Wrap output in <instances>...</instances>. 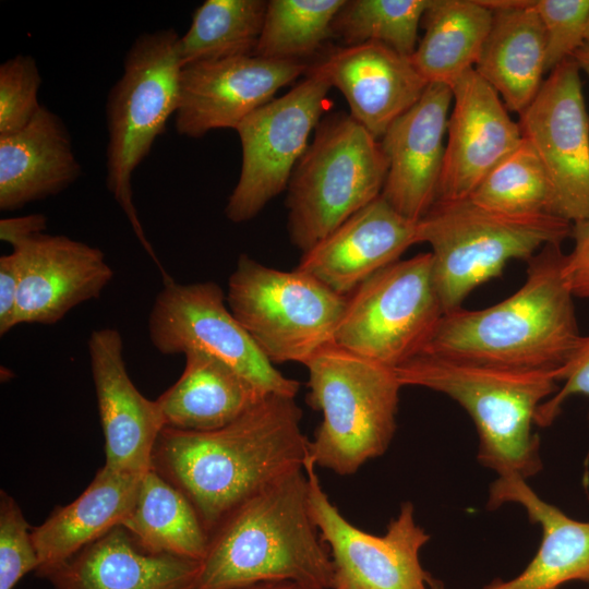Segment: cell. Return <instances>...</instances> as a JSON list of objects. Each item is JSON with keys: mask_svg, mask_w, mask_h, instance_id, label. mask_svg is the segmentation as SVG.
<instances>
[{"mask_svg": "<svg viewBox=\"0 0 589 589\" xmlns=\"http://www.w3.org/2000/svg\"><path fill=\"white\" fill-rule=\"evenodd\" d=\"M20 290V269L15 255L11 252L0 256V335H5L16 326V311Z\"/></svg>", "mask_w": 589, "mask_h": 589, "instance_id": "39", "label": "cell"}, {"mask_svg": "<svg viewBox=\"0 0 589 589\" xmlns=\"http://www.w3.org/2000/svg\"><path fill=\"white\" fill-rule=\"evenodd\" d=\"M332 85L315 65L285 95L249 115L236 129L242 163L226 217L236 224L257 216L288 188L291 175L322 119Z\"/></svg>", "mask_w": 589, "mask_h": 589, "instance_id": "11", "label": "cell"}, {"mask_svg": "<svg viewBox=\"0 0 589 589\" xmlns=\"http://www.w3.org/2000/svg\"><path fill=\"white\" fill-rule=\"evenodd\" d=\"M144 474L116 471L104 465L76 500L56 508L34 528L37 575L48 578L84 548L122 526L133 510Z\"/></svg>", "mask_w": 589, "mask_h": 589, "instance_id": "24", "label": "cell"}, {"mask_svg": "<svg viewBox=\"0 0 589 589\" xmlns=\"http://www.w3.org/2000/svg\"><path fill=\"white\" fill-rule=\"evenodd\" d=\"M315 67L344 95L351 118L378 141L429 85L410 57L377 43L336 49Z\"/></svg>", "mask_w": 589, "mask_h": 589, "instance_id": "21", "label": "cell"}, {"mask_svg": "<svg viewBox=\"0 0 589 589\" xmlns=\"http://www.w3.org/2000/svg\"><path fill=\"white\" fill-rule=\"evenodd\" d=\"M452 103L450 86L430 83L421 98L380 140L388 161L381 195L416 223L436 201Z\"/></svg>", "mask_w": 589, "mask_h": 589, "instance_id": "19", "label": "cell"}, {"mask_svg": "<svg viewBox=\"0 0 589 589\" xmlns=\"http://www.w3.org/2000/svg\"><path fill=\"white\" fill-rule=\"evenodd\" d=\"M238 589H320L314 587H309L291 581H269V582H260Z\"/></svg>", "mask_w": 589, "mask_h": 589, "instance_id": "41", "label": "cell"}, {"mask_svg": "<svg viewBox=\"0 0 589 589\" xmlns=\"http://www.w3.org/2000/svg\"><path fill=\"white\" fill-rule=\"evenodd\" d=\"M545 38V71L574 58L586 44L589 0H532Z\"/></svg>", "mask_w": 589, "mask_h": 589, "instance_id": "34", "label": "cell"}, {"mask_svg": "<svg viewBox=\"0 0 589 589\" xmlns=\"http://www.w3.org/2000/svg\"><path fill=\"white\" fill-rule=\"evenodd\" d=\"M430 0H346L332 24V36L346 46L382 44L411 57Z\"/></svg>", "mask_w": 589, "mask_h": 589, "instance_id": "31", "label": "cell"}, {"mask_svg": "<svg viewBox=\"0 0 589 589\" xmlns=\"http://www.w3.org/2000/svg\"><path fill=\"white\" fill-rule=\"evenodd\" d=\"M41 76L32 56L17 55L0 65V136L25 128L41 105Z\"/></svg>", "mask_w": 589, "mask_h": 589, "instance_id": "35", "label": "cell"}, {"mask_svg": "<svg viewBox=\"0 0 589 589\" xmlns=\"http://www.w3.org/2000/svg\"><path fill=\"white\" fill-rule=\"evenodd\" d=\"M315 468L308 457L310 512L330 554L332 589H428L432 580L422 567L420 551L430 536L416 522L413 505L400 506L384 536L368 533L330 502Z\"/></svg>", "mask_w": 589, "mask_h": 589, "instance_id": "13", "label": "cell"}, {"mask_svg": "<svg viewBox=\"0 0 589 589\" xmlns=\"http://www.w3.org/2000/svg\"><path fill=\"white\" fill-rule=\"evenodd\" d=\"M478 205L506 214H550L551 187L532 145L520 144L500 161L469 196Z\"/></svg>", "mask_w": 589, "mask_h": 589, "instance_id": "33", "label": "cell"}, {"mask_svg": "<svg viewBox=\"0 0 589 589\" xmlns=\"http://www.w3.org/2000/svg\"><path fill=\"white\" fill-rule=\"evenodd\" d=\"M588 589H589V587H588Z\"/></svg>", "mask_w": 589, "mask_h": 589, "instance_id": "44", "label": "cell"}, {"mask_svg": "<svg viewBox=\"0 0 589 589\" xmlns=\"http://www.w3.org/2000/svg\"><path fill=\"white\" fill-rule=\"evenodd\" d=\"M481 0H430L412 63L428 83L450 86L474 69L492 25Z\"/></svg>", "mask_w": 589, "mask_h": 589, "instance_id": "28", "label": "cell"}, {"mask_svg": "<svg viewBox=\"0 0 589 589\" xmlns=\"http://www.w3.org/2000/svg\"><path fill=\"white\" fill-rule=\"evenodd\" d=\"M565 255L562 243L544 245L528 261L517 291L485 309L444 313L419 352L555 374L582 338L575 297L562 274Z\"/></svg>", "mask_w": 589, "mask_h": 589, "instance_id": "2", "label": "cell"}, {"mask_svg": "<svg viewBox=\"0 0 589 589\" xmlns=\"http://www.w3.org/2000/svg\"><path fill=\"white\" fill-rule=\"evenodd\" d=\"M444 314L430 252L399 260L350 296L335 344L395 370L420 351Z\"/></svg>", "mask_w": 589, "mask_h": 589, "instance_id": "10", "label": "cell"}, {"mask_svg": "<svg viewBox=\"0 0 589 589\" xmlns=\"http://www.w3.org/2000/svg\"><path fill=\"white\" fill-rule=\"evenodd\" d=\"M88 356L105 436V466L144 474L152 469L154 447L165 428L159 406L143 396L130 378L118 329L93 330Z\"/></svg>", "mask_w": 589, "mask_h": 589, "instance_id": "18", "label": "cell"}, {"mask_svg": "<svg viewBox=\"0 0 589 589\" xmlns=\"http://www.w3.org/2000/svg\"><path fill=\"white\" fill-rule=\"evenodd\" d=\"M20 269L15 324L50 325L97 299L113 277L104 252L67 236L37 235L12 248Z\"/></svg>", "mask_w": 589, "mask_h": 589, "instance_id": "17", "label": "cell"}, {"mask_svg": "<svg viewBox=\"0 0 589 589\" xmlns=\"http://www.w3.org/2000/svg\"><path fill=\"white\" fill-rule=\"evenodd\" d=\"M48 219L44 214L7 217L0 220V239L12 248L44 233Z\"/></svg>", "mask_w": 589, "mask_h": 589, "instance_id": "40", "label": "cell"}, {"mask_svg": "<svg viewBox=\"0 0 589 589\" xmlns=\"http://www.w3.org/2000/svg\"><path fill=\"white\" fill-rule=\"evenodd\" d=\"M586 44H589V23H588L587 33H586Z\"/></svg>", "mask_w": 589, "mask_h": 589, "instance_id": "43", "label": "cell"}, {"mask_svg": "<svg viewBox=\"0 0 589 589\" xmlns=\"http://www.w3.org/2000/svg\"><path fill=\"white\" fill-rule=\"evenodd\" d=\"M483 2L493 19L474 70L508 111L520 115L539 93L546 73L543 27L532 0Z\"/></svg>", "mask_w": 589, "mask_h": 589, "instance_id": "26", "label": "cell"}, {"mask_svg": "<svg viewBox=\"0 0 589 589\" xmlns=\"http://www.w3.org/2000/svg\"><path fill=\"white\" fill-rule=\"evenodd\" d=\"M516 503L542 530L539 549L513 579L495 580L483 589H557L579 580L589 582V522L575 520L543 501L519 476H503L491 484L489 508Z\"/></svg>", "mask_w": 589, "mask_h": 589, "instance_id": "23", "label": "cell"}, {"mask_svg": "<svg viewBox=\"0 0 589 589\" xmlns=\"http://www.w3.org/2000/svg\"><path fill=\"white\" fill-rule=\"evenodd\" d=\"M306 402L323 420L309 443L316 467L354 473L388 448L396 430L402 385L393 369L364 359L335 342L305 364Z\"/></svg>", "mask_w": 589, "mask_h": 589, "instance_id": "6", "label": "cell"}, {"mask_svg": "<svg viewBox=\"0 0 589 589\" xmlns=\"http://www.w3.org/2000/svg\"><path fill=\"white\" fill-rule=\"evenodd\" d=\"M347 301L306 273L272 268L247 254L228 280L231 313L273 364L304 365L335 342Z\"/></svg>", "mask_w": 589, "mask_h": 589, "instance_id": "9", "label": "cell"}, {"mask_svg": "<svg viewBox=\"0 0 589 589\" xmlns=\"http://www.w3.org/2000/svg\"><path fill=\"white\" fill-rule=\"evenodd\" d=\"M417 223L400 215L382 195L354 213L302 254L297 269L340 296L400 260L417 243Z\"/></svg>", "mask_w": 589, "mask_h": 589, "instance_id": "20", "label": "cell"}, {"mask_svg": "<svg viewBox=\"0 0 589 589\" xmlns=\"http://www.w3.org/2000/svg\"><path fill=\"white\" fill-rule=\"evenodd\" d=\"M181 376L157 399L165 426L206 432L237 420L267 393L223 361L188 352Z\"/></svg>", "mask_w": 589, "mask_h": 589, "instance_id": "27", "label": "cell"}, {"mask_svg": "<svg viewBox=\"0 0 589 589\" xmlns=\"http://www.w3.org/2000/svg\"><path fill=\"white\" fill-rule=\"evenodd\" d=\"M308 70L302 60L257 55L183 67L176 131L196 139L212 130H236L249 115Z\"/></svg>", "mask_w": 589, "mask_h": 589, "instance_id": "15", "label": "cell"}, {"mask_svg": "<svg viewBox=\"0 0 589 589\" xmlns=\"http://www.w3.org/2000/svg\"><path fill=\"white\" fill-rule=\"evenodd\" d=\"M175 29L140 35L127 52L123 73L111 87L107 104L108 144L106 184L125 214L137 240L161 273V266L145 236L133 202L132 175L149 154L156 139L176 115L180 95V63Z\"/></svg>", "mask_w": 589, "mask_h": 589, "instance_id": "7", "label": "cell"}, {"mask_svg": "<svg viewBox=\"0 0 589 589\" xmlns=\"http://www.w3.org/2000/svg\"><path fill=\"white\" fill-rule=\"evenodd\" d=\"M82 175L63 121L41 106L22 130L0 136V209L56 195Z\"/></svg>", "mask_w": 589, "mask_h": 589, "instance_id": "25", "label": "cell"}, {"mask_svg": "<svg viewBox=\"0 0 589 589\" xmlns=\"http://www.w3.org/2000/svg\"><path fill=\"white\" fill-rule=\"evenodd\" d=\"M346 0H269L255 55L301 60L328 37Z\"/></svg>", "mask_w": 589, "mask_h": 589, "instance_id": "32", "label": "cell"}, {"mask_svg": "<svg viewBox=\"0 0 589 589\" xmlns=\"http://www.w3.org/2000/svg\"><path fill=\"white\" fill-rule=\"evenodd\" d=\"M452 112L436 201L468 199L522 141L500 95L474 69L450 85Z\"/></svg>", "mask_w": 589, "mask_h": 589, "instance_id": "16", "label": "cell"}, {"mask_svg": "<svg viewBox=\"0 0 589 589\" xmlns=\"http://www.w3.org/2000/svg\"><path fill=\"white\" fill-rule=\"evenodd\" d=\"M267 8L264 0H206L180 36L177 52L183 67L255 55Z\"/></svg>", "mask_w": 589, "mask_h": 589, "instance_id": "30", "label": "cell"}, {"mask_svg": "<svg viewBox=\"0 0 589 589\" xmlns=\"http://www.w3.org/2000/svg\"><path fill=\"white\" fill-rule=\"evenodd\" d=\"M395 373L402 386L445 394L472 419L478 460L498 477L528 479L541 468L540 440L533 433L539 407L558 389L554 373L498 369L418 352Z\"/></svg>", "mask_w": 589, "mask_h": 589, "instance_id": "4", "label": "cell"}, {"mask_svg": "<svg viewBox=\"0 0 589 589\" xmlns=\"http://www.w3.org/2000/svg\"><path fill=\"white\" fill-rule=\"evenodd\" d=\"M0 494V589H14L39 561L20 506L4 491Z\"/></svg>", "mask_w": 589, "mask_h": 589, "instance_id": "36", "label": "cell"}, {"mask_svg": "<svg viewBox=\"0 0 589 589\" xmlns=\"http://www.w3.org/2000/svg\"><path fill=\"white\" fill-rule=\"evenodd\" d=\"M294 400L268 394L228 425L206 432L165 426L152 468L178 488L209 533L238 505L300 469L310 441Z\"/></svg>", "mask_w": 589, "mask_h": 589, "instance_id": "1", "label": "cell"}, {"mask_svg": "<svg viewBox=\"0 0 589 589\" xmlns=\"http://www.w3.org/2000/svg\"><path fill=\"white\" fill-rule=\"evenodd\" d=\"M573 250L565 255L563 278L574 297L589 299V217L573 224Z\"/></svg>", "mask_w": 589, "mask_h": 589, "instance_id": "38", "label": "cell"}, {"mask_svg": "<svg viewBox=\"0 0 589 589\" xmlns=\"http://www.w3.org/2000/svg\"><path fill=\"white\" fill-rule=\"evenodd\" d=\"M333 563L312 518L304 469L260 490L209 533L197 589L291 581L332 589Z\"/></svg>", "mask_w": 589, "mask_h": 589, "instance_id": "3", "label": "cell"}, {"mask_svg": "<svg viewBox=\"0 0 589 589\" xmlns=\"http://www.w3.org/2000/svg\"><path fill=\"white\" fill-rule=\"evenodd\" d=\"M574 59L582 70L589 76V44L582 45L574 55Z\"/></svg>", "mask_w": 589, "mask_h": 589, "instance_id": "42", "label": "cell"}, {"mask_svg": "<svg viewBox=\"0 0 589 589\" xmlns=\"http://www.w3.org/2000/svg\"><path fill=\"white\" fill-rule=\"evenodd\" d=\"M199 572V561L147 552L118 526L48 579L56 589H197Z\"/></svg>", "mask_w": 589, "mask_h": 589, "instance_id": "22", "label": "cell"}, {"mask_svg": "<svg viewBox=\"0 0 589 589\" xmlns=\"http://www.w3.org/2000/svg\"><path fill=\"white\" fill-rule=\"evenodd\" d=\"M122 527L151 553L200 562L208 544V533L191 502L153 468L143 476L133 510Z\"/></svg>", "mask_w": 589, "mask_h": 589, "instance_id": "29", "label": "cell"}, {"mask_svg": "<svg viewBox=\"0 0 589 589\" xmlns=\"http://www.w3.org/2000/svg\"><path fill=\"white\" fill-rule=\"evenodd\" d=\"M569 221L551 214L514 215L472 200L435 201L417 221V243L431 247L444 313L461 308L478 286L498 277L512 260L527 262L544 245L570 238Z\"/></svg>", "mask_w": 589, "mask_h": 589, "instance_id": "5", "label": "cell"}, {"mask_svg": "<svg viewBox=\"0 0 589 589\" xmlns=\"http://www.w3.org/2000/svg\"><path fill=\"white\" fill-rule=\"evenodd\" d=\"M557 589H560V588H557Z\"/></svg>", "mask_w": 589, "mask_h": 589, "instance_id": "45", "label": "cell"}, {"mask_svg": "<svg viewBox=\"0 0 589 589\" xmlns=\"http://www.w3.org/2000/svg\"><path fill=\"white\" fill-rule=\"evenodd\" d=\"M148 336L164 356L201 352L235 369L267 394L296 397L300 384L264 356L214 281L164 284L148 316Z\"/></svg>", "mask_w": 589, "mask_h": 589, "instance_id": "12", "label": "cell"}, {"mask_svg": "<svg viewBox=\"0 0 589 589\" xmlns=\"http://www.w3.org/2000/svg\"><path fill=\"white\" fill-rule=\"evenodd\" d=\"M555 377L557 382H563V385L539 407L536 416L537 425H550L570 396H589V336H582L577 349L567 363L555 373Z\"/></svg>", "mask_w": 589, "mask_h": 589, "instance_id": "37", "label": "cell"}, {"mask_svg": "<svg viewBox=\"0 0 589 589\" xmlns=\"http://www.w3.org/2000/svg\"><path fill=\"white\" fill-rule=\"evenodd\" d=\"M387 171L381 142L350 115L322 118L287 188L291 243L309 251L382 194Z\"/></svg>", "mask_w": 589, "mask_h": 589, "instance_id": "8", "label": "cell"}, {"mask_svg": "<svg viewBox=\"0 0 589 589\" xmlns=\"http://www.w3.org/2000/svg\"><path fill=\"white\" fill-rule=\"evenodd\" d=\"M518 124L545 169L550 214L570 224L588 218L589 116L574 58L549 73Z\"/></svg>", "mask_w": 589, "mask_h": 589, "instance_id": "14", "label": "cell"}]
</instances>
